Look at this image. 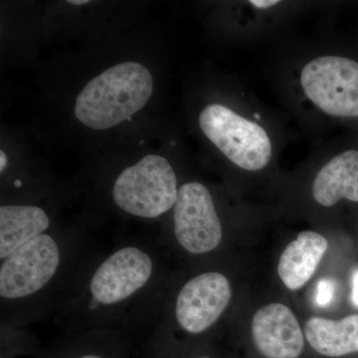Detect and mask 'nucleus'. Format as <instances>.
<instances>
[{
	"label": "nucleus",
	"mask_w": 358,
	"mask_h": 358,
	"mask_svg": "<svg viewBox=\"0 0 358 358\" xmlns=\"http://www.w3.org/2000/svg\"><path fill=\"white\" fill-rule=\"evenodd\" d=\"M134 348L120 329H98L63 334L42 348L35 358H131Z\"/></svg>",
	"instance_id": "nucleus-9"
},
{
	"label": "nucleus",
	"mask_w": 358,
	"mask_h": 358,
	"mask_svg": "<svg viewBox=\"0 0 358 358\" xmlns=\"http://www.w3.org/2000/svg\"><path fill=\"white\" fill-rule=\"evenodd\" d=\"M305 338L315 352L327 357L358 352V315L331 320L312 317L306 322Z\"/></svg>",
	"instance_id": "nucleus-13"
},
{
	"label": "nucleus",
	"mask_w": 358,
	"mask_h": 358,
	"mask_svg": "<svg viewBox=\"0 0 358 358\" xmlns=\"http://www.w3.org/2000/svg\"><path fill=\"white\" fill-rule=\"evenodd\" d=\"M159 252V244L129 241L99 254L54 315L63 334L124 331L166 281Z\"/></svg>",
	"instance_id": "nucleus-1"
},
{
	"label": "nucleus",
	"mask_w": 358,
	"mask_h": 358,
	"mask_svg": "<svg viewBox=\"0 0 358 358\" xmlns=\"http://www.w3.org/2000/svg\"><path fill=\"white\" fill-rule=\"evenodd\" d=\"M329 248L326 238L313 231H303L282 252L278 274L285 286L296 291L305 286L317 271Z\"/></svg>",
	"instance_id": "nucleus-11"
},
{
	"label": "nucleus",
	"mask_w": 358,
	"mask_h": 358,
	"mask_svg": "<svg viewBox=\"0 0 358 358\" xmlns=\"http://www.w3.org/2000/svg\"><path fill=\"white\" fill-rule=\"evenodd\" d=\"M250 3L252 6L258 7V8L266 9L275 6V4L279 3V1L278 0H251Z\"/></svg>",
	"instance_id": "nucleus-16"
},
{
	"label": "nucleus",
	"mask_w": 358,
	"mask_h": 358,
	"mask_svg": "<svg viewBox=\"0 0 358 358\" xmlns=\"http://www.w3.org/2000/svg\"><path fill=\"white\" fill-rule=\"evenodd\" d=\"M88 0H69L68 3L72 4V6H84V4L89 3Z\"/></svg>",
	"instance_id": "nucleus-19"
},
{
	"label": "nucleus",
	"mask_w": 358,
	"mask_h": 358,
	"mask_svg": "<svg viewBox=\"0 0 358 358\" xmlns=\"http://www.w3.org/2000/svg\"><path fill=\"white\" fill-rule=\"evenodd\" d=\"M7 166V157L6 155L4 154L3 150L0 152V173H3L4 169Z\"/></svg>",
	"instance_id": "nucleus-18"
},
{
	"label": "nucleus",
	"mask_w": 358,
	"mask_h": 358,
	"mask_svg": "<svg viewBox=\"0 0 358 358\" xmlns=\"http://www.w3.org/2000/svg\"><path fill=\"white\" fill-rule=\"evenodd\" d=\"M93 245L51 230L0 260V324L29 327L55 315L100 254Z\"/></svg>",
	"instance_id": "nucleus-2"
},
{
	"label": "nucleus",
	"mask_w": 358,
	"mask_h": 358,
	"mask_svg": "<svg viewBox=\"0 0 358 358\" xmlns=\"http://www.w3.org/2000/svg\"><path fill=\"white\" fill-rule=\"evenodd\" d=\"M313 196L317 203L331 207L341 199L358 202V152L348 150L327 162L315 176Z\"/></svg>",
	"instance_id": "nucleus-12"
},
{
	"label": "nucleus",
	"mask_w": 358,
	"mask_h": 358,
	"mask_svg": "<svg viewBox=\"0 0 358 358\" xmlns=\"http://www.w3.org/2000/svg\"><path fill=\"white\" fill-rule=\"evenodd\" d=\"M154 90L147 67L138 62L120 63L94 78L75 103L77 120L90 129H107L143 109Z\"/></svg>",
	"instance_id": "nucleus-3"
},
{
	"label": "nucleus",
	"mask_w": 358,
	"mask_h": 358,
	"mask_svg": "<svg viewBox=\"0 0 358 358\" xmlns=\"http://www.w3.org/2000/svg\"><path fill=\"white\" fill-rule=\"evenodd\" d=\"M252 338L266 358H299L305 348V334L296 315L282 303L257 310L252 320Z\"/></svg>",
	"instance_id": "nucleus-8"
},
{
	"label": "nucleus",
	"mask_w": 358,
	"mask_h": 358,
	"mask_svg": "<svg viewBox=\"0 0 358 358\" xmlns=\"http://www.w3.org/2000/svg\"><path fill=\"white\" fill-rule=\"evenodd\" d=\"M352 303L358 308V270L355 273L352 278Z\"/></svg>",
	"instance_id": "nucleus-17"
},
{
	"label": "nucleus",
	"mask_w": 358,
	"mask_h": 358,
	"mask_svg": "<svg viewBox=\"0 0 358 358\" xmlns=\"http://www.w3.org/2000/svg\"><path fill=\"white\" fill-rule=\"evenodd\" d=\"M205 136L240 169L257 171L267 166L272 143L265 129L219 103L207 106L199 115Z\"/></svg>",
	"instance_id": "nucleus-5"
},
{
	"label": "nucleus",
	"mask_w": 358,
	"mask_h": 358,
	"mask_svg": "<svg viewBox=\"0 0 358 358\" xmlns=\"http://www.w3.org/2000/svg\"><path fill=\"white\" fill-rule=\"evenodd\" d=\"M53 230L52 219L36 204H2L0 207V260L32 238Z\"/></svg>",
	"instance_id": "nucleus-10"
},
{
	"label": "nucleus",
	"mask_w": 358,
	"mask_h": 358,
	"mask_svg": "<svg viewBox=\"0 0 358 358\" xmlns=\"http://www.w3.org/2000/svg\"><path fill=\"white\" fill-rule=\"evenodd\" d=\"M141 358H171V357H141ZM193 358H215L213 357V355H195V357H193Z\"/></svg>",
	"instance_id": "nucleus-20"
},
{
	"label": "nucleus",
	"mask_w": 358,
	"mask_h": 358,
	"mask_svg": "<svg viewBox=\"0 0 358 358\" xmlns=\"http://www.w3.org/2000/svg\"><path fill=\"white\" fill-rule=\"evenodd\" d=\"M178 190V178L169 160L148 155L117 176L112 199L124 213L152 220L173 208Z\"/></svg>",
	"instance_id": "nucleus-4"
},
{
	"label": "nucleus",
	"mask_w": 358,
	"mask_h": 358,
	"mask_svg": "<svg viewBox=\"0 0 358 358\" xmlns=\"http://www.w3.org/2000/svg\"><path fill=\"white\" fill-rule=\"evenodd\" d=\"M171 237L179 250L192 256L210 254L222 243V223L210 192L202 183L190 181L179 187Z\"/></svg>",
	"instance_id": "nucleus-6"
},
{
	"label": "nucleus",
	"mask_w": 358,
	"mask_h": 358,
	"mask_svg": "<svg viewBox=\"0 0 358 358\" xmlns=\"http://www.w3.org/2000/svg\"><path fill=\"white\" fill-rule=\"evenodd\" d=\"M334 294V282L327 279L320 280L317 282V294H315V303L319 307H327L333 300Z\"/></svg>",
	"instance_id": "nucleus-15"
},
{
	"label": "nucleus",
	"mask_w": 358,
	"mask_h": 358,
	"mask_svg": "<svg viewBox=\"0 0 358 358\" xmlns=\"http://www.w3.org/2000/svg\"><path fill=\"white\" fill-rule=\"evenodd\" d=\"M41 348L29 327L0 324V358H35Z\"/></svg>",
	"instance_id": "nucleus-14"
},
{
	"label": "nucleus",
	"mask_w": 358,
	"mask_h": 358,
	"mask_svg": "<svg viewBox=\"0 0 358 358\" xmlns=\"http://www.w3.org/2000/svg\"><path fill=\"white\" fill-rule=\"evenodd\" d=\"M301 83L308 98L326 114L358 117V63L352 59H315L301 71Z\"/></svg>",
	"instance_id": "nucleus-7"
}]
</instances>
